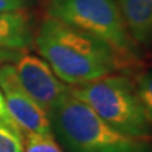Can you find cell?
<instances>
[{
  "label": "cell",
  "instance_id": "8fae6325",
  "mask_svg": "<svg viewBox=\"0 0 152 152\" xmlns=\"http://www.w3.org/2000/svg\"><path fill=\"white\" fill-rule=\"evenodd\" d=\"M134 86L142 107L145 108L147 115L152 121V70H147L140 74Z\"/></svg>",
  "mask_w": 152,
  "mask_h": 152
},
{
  "label": "cell",
  "instance_id": "8992f818",
  "mask_svg": "<svg viewBox=\"0 0 152 152\" xmlns=\"http://www.w3.org/2000/svg\"><path fill=\"white\" fill-rule=\"evenodd\" d=\"M13 66L23 89L46 113L69 89V85L57 77L50 65L34 55L22 53Z\"/></svg>",
  "mask_w": 152,
  "mask_h": 152
},
{
  "label": "cell",
  "instance_id": "277c9868",
  "mask_svg": "<svg viewBox=\"0 0 152 152\" xmlns=\"http://www.w3.org/2000/svg\"><path fill=\"white\" fill-rule=\"evenodd\" d=\"M46 14L104 41L128 67L138 65L141 47L132 39L117 0H47Z\"/></svg>",
  "mask_w": 152,
  "mask_h": 152
},
{
  "label": "cell",
  "instance_id": "9c48e42d",
  "mask_svg": "<svg viewBox=\"0 0 152 152\" xmlns=\"http://www.w3.org/2000/svg\"><path fill=\"white\" fill-rule=\"evenodd\" d=\"M24 136L17 126L0 121V152H23Z\"/></svg>",
  "mask_w": 152,
  "mask_h": 152
},
{
  "label": "cell",
  "instance_id": "30bf717a",
  "mask_svg": "<svg viewBox=\"0 0 152 152\" xmlns=\"http://www.w3.org/2000/svg\"><path fill=\"white\" fill-rule=\"evenodd\" d=\"M23 152H64L57 143L53 134H31L24 136Z\"/></svg>",
  "mask_w": 152,
  "mask_h": 152
},
{
  "label": "cell",
  "instance_id": "52a82bcc",
  "mask_svg": "<svg viewBox=\"0 0 152 152\" xmlns=\"http://www.w3.org/2000/svg\"><path fill=\"white\" fill-rule=\"evenodd\" d=\"M34 38L32 17L26 10L0 12V48L24 51Z\"/></svg>",
  "mask_w": 152,
  "mask_h": 152
},
{
  "label": "cell",
  "instance_id": "ba28073f",
  "mask_svg": "<svg viewBox=\"0 0 152 152\" xmlns=\"http://www.w3.org/2000/svg\"><path fill=\"white\" fill-rule=\"evenodd\" d=\"M132 39L140 47L152 46V0H117Z\"/></svg>",
  "mask_w": 152,
  "mask_h": 152
},
{
  "label": "cell",
  "instance_id": "7a4b0ae2",
  "mask_svg": "<svg viewBox=\"0 0 152 152\" xmlns=\"http://www.w3.org/2000/svg\"><path fill=\"white\" fill-rule=\"evenodd\" d=\"M53 136L70 152H152L147 140L124 136L67 89L47 112Z\"/></svg>",
  "mask_w": 152,
  "mask_h": 152
},
{
  "label": "cell",
  "instance_id": "5bb4252c",
  "mask_svg": "<svg viewBox=\"0 0 152 152\" xmlns=\"http://www.w3.org/2000/svg\"><path fill=\"white\" fill-rule=\"evenodd\" d=\"M0 121L7 122V123H9V124H13V126H17L15 123H14V121L10 118V115H9V113H8V109H7V105H5V100H4V95L1 93V90H0Z\"/></svg>",
  "mask_w": 152,
  "mask_h": 152
},
{
  "label": "cell",
  "instance_id": "3957f363",
  "mask_svg": "<svg viewBox=\"0 0 152 152\" xmlns=\"http://www.w3.org/2000/svg\"><path fill=\"white\" fill-rule=\"evenodd\" d=\"M69 89L122 134L147 141L152 138V121L142 107L134 84L126 75H107Z\"/></svg>",
  "mask_w": 152,
  "mask_h": 152
},
{
  "label": "cell",
  "instance_id": "7c38bea8",
  "mask_svg": "<svg viewBox=\"0 0 152 152\" xmlns=\"http://www.w3.org/2000/svg\"><path fill=\"white\" fill-rule=\"evenodd\" d=\"M32 0H0V12L26 10Z\"/></svg>",
  "mask_w": 152,
  "mask_h": 152
},
{
  "label": "cell",
  "instance_id": "5b68a950",
  "mask_svg": "<svg viewBox=\"0 0 152 152\" xmlns=\"http://www.w3.org/2000/svg\"><path fill=\"white\" fill-rule=\"evenodd\" d=\"M0 90L9 115L23 136L31 133L53 134L47 113L23 89L12 64L0 65Z\"/></svg>",
  "mask_w": 152,
  "mask_h": 152
},
{
  "label": "cell",
  "instance_id": "4fadbf2b",
  "mask_svg": "<svg viewBox=\"0 0 152 152\" xmlns=\"http://www.w3.org/2000/svg\"><path fill=\"white\" fill-rule=\"evenodd\" d=\"M22 53H23L22 51H13V50L0 48V65H4L7 62H12V61L15 62Z\"/></svg>",
  "mask_w": 152,
  "mask_h": 152
},
{
  "label": "cell",
  "instance_id": "6da1fadb",
  "mask_svg": "<svg viewBox=\"0 0 152 152\" xmlns=\"http://www.w3.org/2000/svg\"><path fill=\"white\" fill-rule=\"evenodd\" d=\"M33 43L55 75L69 86L129 69L104 41L47 15L34 32Z\"/></svg>",
  "mask_w": 152,
  "mask_h": 152
}]
</instances>
